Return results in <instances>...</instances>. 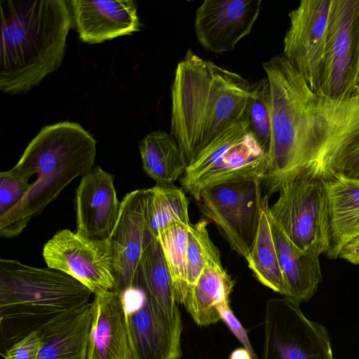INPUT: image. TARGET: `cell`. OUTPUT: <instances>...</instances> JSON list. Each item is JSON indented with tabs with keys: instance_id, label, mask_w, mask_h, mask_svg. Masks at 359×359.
I'll return each instance as SVG.
<instances>
[{
	"instance_id": "d6986e66",
	"label": "cell",
	"mask_w": 359,
	"mask_h": 359,
	"mask_svg": "<svg viewBox=\"0 0 359 359\" xmlns=\"http://www.w3.org/2000/svg\"><path fill=\"white\" fill-rule=\"evenodd\" d=\"M70 4L79 38L86 43H98L140 30L132 0H72Z\"/></svg>"
},
{
	"instance_id": "44dd1931",
	"label": "cell",
	"mask_w": 359,
	"mask_h": 359,
	"mask_svg": "<svg viewBox=\"0 0 359 359\" xmlns=\"http://www.w3.org/2000/svg\"><path fill=\"white\" fill-rule=\"evenodd\" d=\"M325 177L329 224L325 255L337 259L343 245L359 233V180L326 172Z\"/></svg>"
},
{
	"instance_id": "5bb4252c",
	"label": "cell",
	"mask_w": 359,
	"mask_h": 359,
	"mask_svg": "<svg viewBox=\"0 0 359 359\" xmlns=\"http://www.w3.org/2000/svg\"><path fill=\"white\" fill-rule=\"evenodd\" d=\"M359 138V94L330 99L318 95L309 126L306 163L323 165Z\"/></svg>"
},
{
	"instance_id": "7c38bea8",
	"label": "cell",
	"mask_w": 359,
	"mask_h": 359,
	"mask_svg": "<svg viewBox=\"0 0 359 359\" xmlns=\"http://www.w3.org/2000/svg\"><path fill=\"white\" fill-rule=\"evenodd\" d=\"M42 254L48 267L74 278L94 295L116 287L107 238H90L65 229L45 243Z\"/></svg>"
},
{
	"instance_id": "83f0119b",
	"label": "cell",
	"mask_w": 359,
	"mask_h": 359,
	"mask_svg": "<svg viewBox=\"0 0 359 359\" xmlns=\"http://www.w3.org/2000/svg\"><path fill=\"white\" fill-rule=\"evenodd\" d=\"M190 225H174L162 231L156 237L165 258L177 301L182 304H184L189 292L187 245Z\"/></svg>"
},
{
	"instance_id": "4316f807",
	"label": "cell",
	"mask_w": 359,
	"mask_h": 359,
	"mask_svg": "<svg viewBox=\"0 0 359 359\" xmlns=\"http://www.w3.org/2000/svg\"><path fill=\"white\" fill-rule=\"evenodd\" d=\"M148 232L156 237L177 224L190 225L189 200L183 189L172 184H156L147 189Z\"/></svg>"
},
{
	"instance_id": "52a82bcc",
	"label": "cell",
	"mask_w": 359,
	"mask_h": 359,
	"mask_svg": "<svg viewBox=\"0 0 359 359\" xmlns=\"http://www.w3.org/2000/svg\"><path fill=\"white\" fill-rule=\"evenodd\" d=\"M324 165L313 161L297 170L281 184L269 206L272 218L302 250L329 249V224Z\"/></svg>"
},
{
	"instance_id": "8d00e7d4",
	"label": "cell",
	"mask_w": 359,
	"mask_h": 359,
	"mask_svg": "<svg viewBox=\"0 0 359 359\" xmlns=\"http://www.w3.org/2000/svg\"><path fill=\"white\" fill-rule=\"evenodd\" d=\"M359 94V50L355 69V79L353 90L351 95Z\"/></svg>"
},
{
	"instance_id": "d590c367",
	"label": "cell",
	"mask_w": 359,
	"mask_h": 359,
	"mask_svg": "<svg viewBox=\"0 0 359 359\" xmlns=\"http://www.w3.org/2000/svg\"><path fill=\"white\" fill-rule=\"evenodd\" d=\"M229 359H254V357L247 348L241 347L233 350Z\"/></svg>"
},
{
	"instance_id": "9c48e42d",
	"label": "cell",
	"mask_w": 359,
	"mask_h": 359,
	"mask_svg": "<svg viewBox=\"0 0 359 359\" xmlns=\"http://www.w3.org/2000/svg\"><path fill=\"white\" fill-rule=\"evenodd\" d=\"M262 186V178L218 184L203 189L197 201L202 212L244 258L257 235L264 199Z\"/></svg>"
},
{
	"instance_id": "ffe728a7",
	"label": "cell",
	"mask_w": 359,
	"mask_h": 359,
	"mask_svg": "<svg viewBox=\"0 0 359 359\" xmlns=\"http://www.w3.org/2000/svg\"><path fill=\"white\" fill-rule=\"evenodd\" d=\"M272 234L280 266L287 288V298L299 304L308 302L316 292L322 280L319 257L316 248L302 250L285 233L272 218Z\"/></svg>"
},
{
	"instance_id": "e0dca14e",
	"label": "cell",
	"mask_w": 359,
	"mask_h": 359,
	"mask_svg": "<svg viewBox=\"0 0 359 359\" xmlns=\"http://www.w3.org/2000/svg\"><path fill=\"white\" fill-rule=\"evenodd\" d=\"M114 177L100 166L81 177L75 198L76 232L90 238H107L120 212Z\"/></svg>"
},
{
	"instance_id": "ba28073f",
	"label": "cell",
	"mask_w": 359,
	"mask_h": 359,
	"mask_svg": "<svg viewBox=\"0 0 359 359\" xmlns=\"http://www.w3.org/2000/svg\"><path fill=\"white\" fill-rule=\"evenodd\" d=\"M121 296L133 359H180L182 317L165 310L149 294L140 273Z\"/></svg>"
},
{
	"instance_id": "603a6c76",
	"label": "cell",
	"mask_w": 359,
	"mask_h": 359,
	"mask_svg": "<svg viewBox=\"0 0 359 359\" xmlns=\"http://www.w3.org/2000/svg\"><path fill=\"white\" fill-rule=\"evenodd\" d=\"M91 302L80 311L39 330L43 344L37 359H87Z\"/></svg>"
},
{
	"instance_id": "f546056e",
	"label": "cell",
	"mask_w": 359,
	"mask_h": 359,
	"mask_svg": "<svg viewBox=\"0 0 359 359\" xmlns=\"http://www.w3.org/2000/svg\"><path fill=\"white\" fill-rule=\"evenodd\" d=\"M220 260L219 250L210 237L207 221L201 219L191 224L187 245L188 294L205 266L210 262Z\"/></svg>"
},
{
	"instance_id": "5b68a950",
	"label": "cell",
	"mask_w": 359,
	"mask_h": 359,
	"mask_svg": "<svg viewBox=\"0 0 359 359\" xmlns=\"http://www.w3.org/2000/svg\"><path fill=\"white\" fill-rule=\"evenodd\" d=\"M271 91V136L263 185L269 194L306 165L309 126L318 95L282 53L263 63Z\"/></svg>"
},
{
	"instance_id": "d4e9b609",
	"label": "cell",
	"mask_w": 359,
	"mask_h": 359,
	"mask_svg": "<svg viewBox=\"0 0 359 359\" xmlns=\"http://www.w3.org/2000/svg\"><path fill=\"white\" fill-rule=\"evenodd\" d=\"M245 259L248 267L262 285L287 297V288L271 231L267 196H264L257 235Z\"/></svg>"
},
{
	"instance_id": "836d02e7",
	"label": "cell",
	"mask_w": 359,
	"mask_h": 359,
	"mask_svg": "<svg viewBox=\"0 0 359 359\" xmlns=\"http://www.w3.org/2000/svg\"><path fill=\"white\" fill-rule=\"evenodd\" d=\"M218 311L220 314L221 320L225 323L233 335L239 340L243 346L250 352L254 359H259L252 348L246 330L238 319L235 316L230 307L229 303L219 306Z\"/></svg>"
},
{
	"instance_id": "7a4b0ae2",
	"label": "cell",
	"mask_w": 359,
	"mask_h": 359,
	"mask_svg": "<svg viewBox=\"0 0 359 359\" xmlns=\"http://www.w3.org/2000/svg\"><path fill=\"white\" fill-rule=\"evenodd\" d=\"M0 90L25 93L58 69L71 16L64 0H1Z\"/></svg>"
},
{
	"instance_id": "2e32d148",
	"label": "cell",
	"mask_w": 359,
	"mask_h": 359,
	"mask_svg": "<svg viewBox=\"0 0 359 359\" xmlns=\"http://www.w3.org/2000/svg\"><path fill=\"white\" fill-rule=\"evenodd\" d=\"M261 4L260 0H205L194 20L198 42L212 53L231 50L251 32Z\"/></svg>"
},
{
	"instance_id": "4dcf8cb0",
	"label": "cell",
	"mask_w": 359,
	"mask_h": 359,
	"mask_svg": "<svg viewBox=\"0 0 359 359\" xmlns=\"http://www.w3.org/2000/svg\"><path fill=\"white\" fill-rule=\"evenodd\" d=\"M32 177L15 166L0 173V216L15 206L29 192Z\"/></svg>"
},
{
	"instance_id": "3957f363",
	"label": "cell",
	"mask_w": 359,
	"mask_h": 359,
	"mask_svg": "<svg viewBox=\"0 0 359 359\" xmlns=\"http://www.w3.org/2000/svg\"><path fill=\"white\" fill-rule=\"evenodd\" d=\"M95 156L96 140L80 124L63 121L43 127L15 165L36 179L27 195L0 216V236L20 234L64 188L93 168Z\"/></svg>"
},
{
	"instance_id": "d6a6232c",
	"label": "cell",
	"mask_w": 359,
	"mask_h": 359,
	"mask_svg": "<svg viewBox=\"0 0 359 359\" xmlns=\"http://www.w3.org/2000/svg\"><path fill=\"white\" fill-rule=\"evenodd\" d=\"M43 339L39 330L18 340L2 353L4 359H37Z\"/></svg>"
},
{
	"instance_id": "ac0fdd59",
	"label": "cell",
	"mask_w": 359,
	"mask_h": 359,
	"mask_svg": "<svg viewBox=\"0 0 359 359\" xmlns=\"http://www.w3.org/2000/svg\"><path fill=\"white\" fill-rule=\"evenodd\" d=\"M87 359H133L125 311L116 290L94 295Z\"/></svg>"
},
{
	"instance_id": "277c9868",
	"label": "cell",
	"mask_w": 359,
	"mask_h": 359,
	"mask_svg": "<svg viewBox=\"0 0 359 359\" xmlns=\"http://www.w3.org/2000/svg\"><path fill=\"white\" fill-rule=\"evenodd\" d=\"M92 294L60 271L0 259V330L5 351L30 333L80 311L90 303Z\"/></svg>"
},
{
	"instance_id": "8992f818",
	"label": "cell",
	"mask_w": 359,
	"mask_h": 359,
	"mask_svg": "<svg viewBox=\"0 0 359 359\" xmlns=\"http://www.w3.org/2000/svg\"><path fill=\"white\" fill-rule=\"evenodd\" d=\"M269 163L246 121L237 122L205 147L188 164L182 189L196 201L201 191L218 184L264 180Z\"/></svg>"
},
{
	"instance_id": "8fae6325",
	"label": "cell",
	"mask_w": 359,
	"mask_h": 359,
	"mask_svg": "<svg viewBox=\"0 0 359 359\" xmlns=\"http://www.w3.org/2000/svg\"><path fill=\"white\" fill-rule=\"evenodd\" d=\"M359 50V0H331L319 96H351Z\"/></svg>"
},
{
	"instance_id": "f1b7e54d",
	"label": "cell",
	"mask_w": 359,
	"mask_h": 359,
	"mask_svg": "<svg viewBox=\"0 0 359 359\" xmlns=\"http://www.w3.org/2000/svg\"><path fill=\"white\" fill-rule=\"evenodd\" d=\"M245 121L269 155L271 136V91L267 77L251 83Z\"/></svg>"
},
{
	"instance_id": "484cf974",
	"label": "cell",
	"mask_w": 359,
	"mask_h": 359,
	"mask_svg": "<svg viewBox=\"0 0 359 359\" xmlns=\"http://www.w3.org/2000/svg\"><path fill=\"white\" fill-rule=\"evenodd\" d=\"M140 272L149 294L168 313L181 317L171 276L158 239L148 232Z\"/></svg>"
},
{
	"instance_id": "1f68e13d",
	"label": "cell",
	"mask_w": 359,
	"mask_h": 359,
	"mask_svg": "<svg viewBox=\"0 0 359 359\" xmlns=\"http://www.w3.org/2000/svg\"><path fill=\"white\" fill-rule=\"evenodd\" d=\"M324 167L327 173L359 180V138L332 158Z\"/></svg>"
},
{
	"instance_id": "4fadbf2b",
	"label": "cell",
	"mask_w": 359,
	"mask_h": 359,
	"mask_svg": "<svg viewBox=\"0 0 359 359\" xmlns=\"http://www.w3.org/2000/svg\"><path fill=\"white\" fill-rule=\"evenodd\" d=\"M330 2L301 1L288 14L290 26L283 39V54L318 95Z\"/></svg>"
},
{
	"instance_id": "e575fe53",
	"label": "cell",
	"mask_w": 359,
	"mask_h": 359,
	"mask_svg": "<svg viewBox=\"0 0 359 359\" xmlns=\"http://www.w3.org/2000/svg\"><path fill=\"white\" fill-rule=\"evenodd\" d=\"M338 257L354 264H359V233L343 245L338 253Z\"/></svg>"
},
{
	"instance_id": "7402d4cb",
	"label": "cell",
	"mask_w": 359,
	"mask_h": 359,
	"mask_svg": "<svg viewBox=\"0 0 359 359\" xmlns=\"http://www.w3.org/2000/svg\"><path fill=\"white\" fill-rule=\"evenodd\" d=\"M233 286L234 282L221 260L210 262L189 291L183 305L198 325L215 324L221 320L218 308L229 303Z\"/></svg>"
},
{
	"instance_id": "cb8c5ba5",
	"label": "cell",
	"mask_w": 359,
	"mask_h": 359,
	"mask_svg": "<svg viewBox=\"0 0 359 359\" xmlns=\"http://www.w3.org/2000/svg\"><path fill=\"white\" fill-rule=\"evenodd\" d=\"M140 151L144 172L156 184H174L189 164L174 136L163 130L147 134L140 143Z\"/></svg>"
},
{
	"instance_id": "6da1fadb",
	"label": "cell",
	"mask_w": 359,
	"mask_h": 359,
	"mask_svg": "<svg viewBox=\"0 0 359 359\" xmlns=\"http://www.w3.org/2000/svg\"><path fill=\"white\" fill-rule=\"evenodd\" d=\"M251 83L188 49L171 89V134L190 163L231 125L245 121Z\"/></svg>"
},
{
	"instance_id": "9a60e30c",
	"label": "cell",
	"mask_w": 359,
	"mask_h": 359,
	"mask_svg": "<svg viewBox=\"0 0 359 359\" xmlns=\"http://www.w3.org/2000/svg\"><path fill=\"white\" fill-rule=\"evenodd\" d=\"M147 196V189H142L123 197L118 219L107 238L116 279L114 290L131 285L139 275L148 234Z\"/></svg>"
},
{
	"instance_id": "30bf717a",
	"label": "cell",
	"mask_w": 359,
	"mask_h": 359,
	"mask_svg": "<svg viewBox=\"0 0 359 359\" xmlns=\"http://www.w3.org/2000/svg\"><path fill=\"white\" fill-rule=\"evenodd\" d=\"M261 359H333L326 328L309 320L299 304L284 297L267 300Z\"/></svg>"
}]
</instances>
